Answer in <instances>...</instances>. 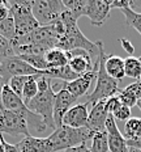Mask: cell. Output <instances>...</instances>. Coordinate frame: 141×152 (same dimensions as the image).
I'll return each instance as SVG.
<instances>
[{
    "mask_svg": "<svg viewBox=\"0 0 141 152\" xmlns=\"http://www.w3.org/2000/svg\"><path fill=\"white\" fill-rule=\"evenodd\" d=\"M8 4L11 17L14 21L16 37L29 36L40 26L31 12V1L29 0H11L8 1Z\"/></svg>",
    "mask_w": 141,
    "mask_h": 152,
    "instance_id": "277c9868",
    "label": "cell"
},
{
    "mask_svg": "<svg viewBox=\"0 0 141 152\" xmlns=\"http://www.w3.org/2000/svg\"><path fill=\"white\" fill-rule=\"evenodd\" d=\"M77 99L73 97L65 88H61L55 94V104H54V123L55 127L59 129L63 126V118L67 112L76 104Z\"/></svg>",
    "mask_w": 141,
    "mask_h": 152,
    "instance_id": "30bf717a",
    "label": "cell"
},
{
    "mask_svg": "<svg viewBox=\"0 0 141 152\" xmlns=\"http://www.w3.org/2000/svg\"><path fill=\"white\" fill-rule=\"evenodd\" d=\"M40 76L42 75L30 76L29 80H27L26 84H25L24 91H22V96H21V99H22L25 105H27V104L38 94V83H37V80H38Z\"/></svg>",
    "mask_w": 141,
    "mask_h": 152,
    "instance_id": "603a6c76",
    "label": "cell"
},
{
    "mask_svg": "<svg viewBox=\"0 0 141 152\" xmlns=\"http://www.w3.org/2000/svg\"><path fill=\"white\" fill-rule=\"evenodd\" d=\"M136 5V3L133 0H114L111 1V9L112 8H118V9H127V8H132Z\"/></svg>",
    "mask_w": 141,
    "mask_h": 152,
    "instance_id": "d6a6232c",
    "label": "cell"
},
{
    "mask_svg": "<svg viewBox=\"0 0 141 152\" xmlns=\"http://www.w3.org/2000/svg\"><path fill=\"white\" fill-rule=\"evenodd\" d=\"M118 97H119V100H120V102L123 104L124 106H128L131 109V107H133V106H137V97L134 96V93L132 91H129L127 87L124 88V89H121V91H119V93H118Z\"/></svg>",
    "mask_w": 141,
    "mask_h": 152,
    "instance_id": "83f0119b",
    "label": "cell"
},
{
    "mask_svg": "<svg viewBox=\"0 0 141 152\" xmlns=\"http://www.w3.org/2000/svg\"><path fill=\"white\" fill-rule=\"evenodd\" d=\"M106 134H107L108 151L110 152H128V144L123 134L116 126L115 118L110 114L106 121Z\"/></svg>",
    "mask_w": 141,
    "mask_h": 152,
    "instance_id": "7c38bea8",
    "label": "cell"
},
{
    "mask_svg": "<svg viewBox=\"0 0 141 152\" xmlns=\"http://www.w3.org/2000/svg\"><path fill=\"white\" fill-rule=\"evenodd\" d=\"M27 113H29L27 109L22 110V112L0 110V134L30 137Z\"/></svg>",
    "mask_w": 141,
    "mask_h": 152,
    "instance_id": "52a82bcc",
    "label": "cell"
},
{
    "mask_svg": "<svg viewBox=\"0 0 141 152\" xmlns=\"http://www.w3.org/2000/svg\"><path fill=\"white\" fill-rule=\"evenodd\" d=\"M3 139H4V135L0 134V152H5V147H4V142H3Z\"/></svg>",
    "mask_w": 141,
    "mask_h": 152,
    "instance_id": "ab89813d",
    "label": "cell"
},
{
    "mask_svg": "<svg viewBox=\"0 0 141 152\" xmlns=\"http://www.w3.org/2000/svg\"><path fill=\"white\" fill-rule=\"evenodd\" d=\"M128 152H141L140 148H134V147H128Z\"/></svg>",
    "mask_w": 141,
    "mask_h": 152,
    "instance_id": "60d3db41",
    "label": "cell"
},
{
    "mask_svg": "<svg viewBox=\"0 0 141 152\" xmlns=\"http://www.w3.org/2000/svg\"><path fill=\"white\" fill-rule=\"evenodd\" d=\"M111 0H87L86 13L90 23L94 26H101L110 16Z\"/></svg>",
    "mask_w": 141,
    "mask_h": 152,
    "instance_id": "8fae6325",
    "label": "cell"
},
{
    "mask_svg": "<svg viewBox=\"0 0 141 152\" xmlns=\"http://www.w3.org/2000/svg\"><path fill=\"white\" fill-rule=\"evenodd\" d=\"M3 142H4V147H5V152H20V150L17 148V144H11L8 143L5 139H3Z\"/></svg>",
    "mask_w": 141,
    "mask_h": 152,
    "instance_id": "74e56055",
    "label": "cell"
},
{
    "mask_svg": "<svg viewBox=\"0 0 141 152\" xmlns=\"http://www.w3.org/2000/svg\"><path fill=\"white\" fill-rule=\"evenodd\" d=\"M105 67L107 74L115 79L116 81H120L125 77L124 71V59L120 58L119 55H107L106 56Z\"/></svg>",
    "mask_w": 141,
    "mask_h": 152,
    "instance_id": "ac0fdd59",
    "label": "cell"
},
{
    "mask_svg": "<svg viewBox=\"0 0 141 152\" xmlns=\"http://www.w3.org/2000/svg\"><path fill=\"white\" fill-rule=\"evenodd\" d=\"M42 75L45 76V71H38L33 68L29 63L20 58V56L12 55L7 58L0 64V77L3 79L4 84H8V81L14 76H35Z\"/></svg>",
    "mask_w": 141,
    "mask_h": 152,
    "instance_id": "ba28073f",
    "label": "cell"
},
{
    "mask_svg": "<svg viewBox=\"0 0 141 152\" xmlns=\"http://www.w3.org/2000/svg\"><path fill=\"white\" fill-rule=\"evenodd\" d=\"M61 21L64 24V34L59 39L56 49H60L63 51H72V50H85L90 55L98 56V46L95 42H92L90 39L82 34L77 25V20L72 16L68 11H65L61 15Z\"/></svg>",
    "mask_w": 141,
    "mask_h": 152,
    "instance_id": "6da1fadb",
    "label": "cell"
},
{
    "mask_svg": "<svg viewBox=\"0 0 141 152\" xmlns=\"http://www.w3.org/2000/svg\"><path fill=\"white\" fill-rule=\"evenodd\" d=\"M0 36L4 37L5 39H8L9 42H12L16 38V26L12 17L5 18L4 21L0 23Z\"/></svg>",
    "mask_w": 141,
    "mask_h": 152,
    "instance_id": "4316f807",
    "label": "cell"
},
{
    "mask_svg": "<svg viewBox=\"0 0 141 152\" xmlns=\"http://www.w3.org/2000/svg\"><path fill=\"white\" fill-rule=\"evenodd\" d=\"M95 132L87 127L73 129L69 126H61L48 135L52 152H63L68 148L86 144L87 140H92Z\"/></svg>",
    "mask_w": 141,
    "mask_h": 152,
    "instance_id": "3957f363",
    "label": "cell"
},
{
    "mask_svg": "<svg viewBox=\"0 0 141 152\" xmlns=\"http://www.w3.org/2000/svg\"><path fill=\"white\" fill-rule=\"evenodd\" d=\"M63 4L76 20H78L81 16H85L86 13L87 0H63Z\"/></svg>",
    "mask_w": 141,
    "mask_h": 152,
    "instance_id": "7402d4cb",
    "label": "cell"
},
{
    "mask_svg": "<svg viewBox=\"0 0 141 152\" xmlns=\"http://www.w3.org/2000/svg\"><path fill=\"white\" fill-rule=\"evenodd\" d=\"M123 137L125 140H137L141 138V118H129L125 122Z\"/></svg>",
    "mask_w": 141,
    "mask_h": 152,
    "instance_id": "44dd1931",
    "label": "cell"
},
{
    "mask_svg": "<svg viewBox=\"0 0 141 152\" xmlns=\"http://www.w3.org/2000/svg\"><path fill=\"white\" fill-rule=\"evenodd\" d=\"M97 72H98V56L94 61L93 69L86 74L78 76L76 80L69 81V83H64V87L73 97H76L78 100L80 97H84L87 93V91L90 89V85L93 84L94 80H97Z\"/></svg>",
    "mask_w": 141,
    "mask_h": 152,
    "instance_id": "9c48e42d",
    "label": "cell"
},
{
    "mask_svg": "<svg viewBox=\"0 0 141 152\" xmlns=\"http://www.w3.org/2000/svg\"><path fill=\"white\" fill-rule=\"evenodd\" d=\"M67 54H68V59H69L68 66L78 76L93 69L94 63L92 61V55L85 50H72V51H68Z\"/></svg>",
    "mask_w": 141,
    "mask_h": 152,
    "instance_id": "5bb4252c",
    "label": "cell"
},
{
    "mask_svg": "<svg viewBox=\"0 0 141 152\" xmlns=\"http://www.w3.org/2000/svg\"><path fill=\"white\" fill-rule=\"evenodd\" d=\"M140 61H141V56H140Z\"/></svg>",
    "mask_w": 141,
    "mask_h": 152,
    "instance_id": "7bdbcfd3",
    "label": "cell"
},
{
    "mask_svg": "<svg viewBox=\"0 0 141 152\" xmlns=\"http://www.w3.org/2000/svg\"><path fill=\"white\" fill-rule=\"evenodd\" d=\"M124 17H125V23L128 26L133 28L139 31V34L141 36V13L136 12L132 8H127V9H121Z\"/></svg>",
    "mask_w": 141,
    "mask_h": 152,
    "instance_id": "484cf974",
    "label": "cell"
},
{
    "mask_svg": "<svg viewBox=\"0 0 141 152\" xmlns=\"http://www.w3.org/2000/svg\"><path fill=\"white\" fill-rule=\"evenodd\" d=\"M1 105L4 110H12V112H22V110L27 109L22 99L20 96H17L9 88L8 84H5L1 91Z\"/></svg>",
    "mask_w": 141,
    "mask_h": 152,
    "instance_id": "e0dca14e",
    "label": "cell"
},
{
    "mask_svg": "<svg viewBox=\"0 0 141 152\" xmlns=\"http://www.w3.org/2000/svg\"><path fill=\"white\" fill-rule=\"evenodd\" d=\"M127 88H128L129 91L133 92L134 96L137 97V100H141V81H140V80H137V81H134V83L129 84Z\"/></svg>",
    "mask_w": 141,
    "mask_h": 152,
    "instance_id": "d590c367",
    "label": "cell"
},
{
    "mask_svg": "<svg viewBox=\"0 0 141 152\" xmlns=\"http://www.w3.org/2000/svg\"><path fill=\"white\" fill-rule=\"evenodd\" d=\"M63 152H92V151H90L89 147H86V144H81V145H77V147L68 148V150H65Z\"/></svg>",
    "mask_w": 141,
    "mask_h": 152,
    "instance_id": "8d00e7d4",
    "label": "cell"
},
{
    "mask_svg": "<svg viewBox=\"0 0 141 152\" xmlns=\"http://www.w3.org/2000/svg\"><path fill=\"white\" fill-rule=\"evenodd\" d=\"M92 152H108V142H107V134L106 131L95 132L92 139Z\"/></svg>",
    "mask_w": 141,
    "mask_h": 152,
    "instance_id": "d4e9b609",
    "label": "cell"
},
{
    "mask_svg": "<svg viewBox=\"0 0 141 152\" xmlns=\"http://www.w3.org/2000/svg\"><path fill=\"white\" fill-rule=\"evenodd\" d=\"M11 17V12H9V4L8 1L0 0V23L4 21L5 18Z\"/></svg>",
    "mask_w": 141,
    "mask_h": 152,
    "instance_id": "e575fe53",
    "label": "cell"
},
{
    "mask_svg": "<svg viewBox=\"0 0 141 152\" xmlns=\"http://www.w3.org/2000/svg\"><path fill=\"white\" fill-rule=\"evenodd\" d=\"M45 76L48 79H59V80H63L64 83H69V81H73L78 77V75L72 71L69 66H64V67H60V68L46 69Z\"/></svg>",
    "mask_w": 141,
    "mask_h": 152,
    "instance_id": "ffe728a7",
    "label": "cell"
},
{
    "mask_svg": "<svg viewBox=\"0 0 141 152\" xmlns=\"http://www.w3.org/2000/svg\"><path fill=\"white\" fill-rule=\"evenodd\" d=\"M87 119H89V110L87 104H76L67 112L63 118V126H69L73 129L87 127Z\"/></svg>",
    "mask_w": 141,
    "mask_h": 152,
    "instance_id": "4fadbf2b",
    "label": "cell"
},
{
    "mask_svg": "<svg viewBox=\"0 0 141 152\" xmlns=\"http://www.w3.org/2000/svg\"><path fill=\"white\" fill-rule=\"evenodd\" d=\"M17 148L20 152H52L48 138H37L31 135L18 142Z\"/></svg>",
    "mask_w": 141,
    "mask_h": 152,
    "instance_id": "2e32d148",
    "label": "cell"
},
{
    "mask_svg": "<svg viewBox=\"0 0 141 152\" xmlns=\"http://www.w3.org/2000/svg\"><path fill=\"white\" fill-rule=\"evenodd\" d=\"M55 92L54 88L48 87L47 89L38 91V94L34 97L26 105V107L31 113L39 115L43 119L47 129H52L55 131V123H54V104H55Z\"/></svg>",
    "mask_w": 141,
    "mask_h": 152,
    "instance_id": "5b68a950",
    "label": "cell"
},
{
    "mask_svg": "<svg viewBox=\"0 0 141 152\" xmlns=\"http://www.w3.org/2000/svg\"><path fill=\"white\" fill-rule=\"evenodd\" d=\"M108 112L106 109V100L94 104L92 110L89 112V119H87V129L94 132L106 131V121L108 118Z\"/></svg>",
    "mask_w": 141,
    "mask_h": 152,
    "instance_id": "9a60e30c",
    "label": "cell"
},
{
    "mask_svg": "<svg viewBox=\"0 0 141 152\" xmlns=\"http://www.w3.org/2000/svg\"><path fill=\"white\" fill-rule=\"evenodd\" d=\"M124 71H125V76L140 80L141 79V61H140V58L128 56L127 59H124Z\"/></svg>",
    "mask_w": 141,
    "mask_h": 152,
    "instance_id": "cb8c5ba5",
    "label": "cell"
},
{
    "mask_svg": "<svg viewBox=\"0 0 141 152\" xmlns=\"http://www.w3.org/2000/svg\"><path fill=\"white\" fill-rule=\"evenodd\" d=\"M123 104L120 102V100H119V97H118V94L116 96H112V97H110V99L106 100V109H107V112L108 114H114L116 110L120 107Z\"/></svg>",
    "mask_w": 141,
    "mask_h": 152,
    "instance_id": "4dcf8cb0",
    "label": "cell"
},
{
    "mask_svg": "<svg viewBox=\"0 0 141 152\" xmlns=\"http://www.w3.org/2000/svg\"><path fill=\"white\" fill-rule=\"evenodd\" d=\"M137 106H139V109H140V112H141V100L137 101Z\"/></svg>",
    "mask_w": 141,
    "mask_h": 152,
    "instance_id": "b9f144b4",
    "label": "cell"
},
{
    "mask_svg": "<svg viewBox=\"0 0 141 152\" xmlns=\"http://www.w3.org/2000/svg\"><path fill=\"white\" fill-rule=\"evenodd\" d=\"M12 55H14L13 49H12V43L8 39H5L4 37L0 36V64L3 63V61H5Z\"/></svg>",
    "mask_w": 141,
    "mask_h": 152,
    "instance_id": "f546056e",
    "label": "cell"
},
{
    "mask_svg": "<svg viewBox=\"0 0 141 152\" xmlns=\"http://www.w3.org/2000/svg\"><path fill=\"white\" fill-rule=\"evenodd\" d=\"M140 81H141V79H140Z\"/></svg>",
    "mask_w": 141,
    "mask_h": 152,
    "instance_id": "ee69618b",
    "label": "cell"
},
{
    "mask_svg": "<svg viewBox=\"0 0 141 152\" xmlns=\"http://www.w3.org/2000/svg\"><path fill=\"white\" fill-rule=\"evenodd\" d=\"M112 117H114L115 119H118V121H125L127 122L128 119L131 118V109L128 106L121 105L116 112L112 114Z\"/></svg>",
    "mask_w": 141,
    "mask_h": 152,
    "instance_id": "1f68e13d",
    "label": "cell"
},
{
    "mask_svg": "<svg viewBox=\"0 0 141 152\" xmlns=\"http://www.w3.org/2000/svg\"><path fill=\"white\" fill-rule=\"evenodd\" d=\"M4 81H3V79L0 77V110H4L3 109V105H1V91H3V88H4Z\"/></svg>",
    "mask_w": 141,
    "mask_h": 152,
    "instance_id": "f35d334b",
    "label": "cell"
},
{
    "mask_svg": "<svg viewBox=\"0 0 141 152\" xmlns=\"http://www.w3.org/2000/svg\"><path fill=\"white\" fill-rule=\"evenodd\" d=\"M30 76H14L12 77L11 80L8 81V85L12 91L14 92L17 96H22V91H24V87L26 84V81L29 80Z\"/></svg>",
    "mask_w": 141,
    "mask_h": 152,
    "instance_id": "f1b7e54d",
    "label": "cell"
},
{
    "mask_svg": "<svg viewBox=\"0 0 141 152\" xmlns=\"http://www.w3.org/2000/svg\"><path fill=\"white\" fill-rule=\"evenodd\" d=\"M67 11L60 0H34L31 1V12L40 26L51 25L60 20Z\"/></svg>",
    "mask_w": 141,
    "mask_h": 152,
    "instance_id": "8992f818",
    "label": "cell"
},
{
    "mask_svg": "<svg viewBox=\"0 0 141 152\" xmlns=\"http://www.w3.org/2000/svg\"><path fill=\"white\" fill-rule=\"evenodd\" d=\"M45 59L48 64V69L50 68H60L64 66H68V54L67 51H63L60 49H51L45 54Z\"/></svg>",
    "mask_w": 141,
    "mask_h": 152,
    "instance_id": "d6986e66",
    "label": "cell"
},
{
    "mask_svg": "<svg viewBox=\"0 0 141 152\" xmlns=\"http://www.w3.org/2000/svg\"><path fill=\"white\" fill-rule=\"evenodd\" d=\"M98 46V72H97V80H95V88L90 94H87L86 97V104H97L102 100H107L112 96H116L119 93V85L118 81L115 79H112L111 76L107 74L105 67L106 62V53L103 49L102 41L95 42Z\"/></svg>",
    "mask_w": 141,
    "mask_h": 152,
    "instance_id": "7a4b0ae2",
    "label": "cell"
},
{
    "mask_svg": "<svg viewBox=\"0 0 141 152\" xmlns=\"http://www.w3.org/2000/svg\"><path fill=\"white\" fill-rule=\"evenodd\" d=\"M119 42H120V45H121V47H123L124 51L128 53V55L133 56V54H134V46H133V43L131 42L129 39H127V38H120V39H119Z\"/></svg>",
    "mask_w": 141,
    "mask_h": 152,
    "instance_id": "836d02e7",
    "label": "cell"
}]
</instances>
